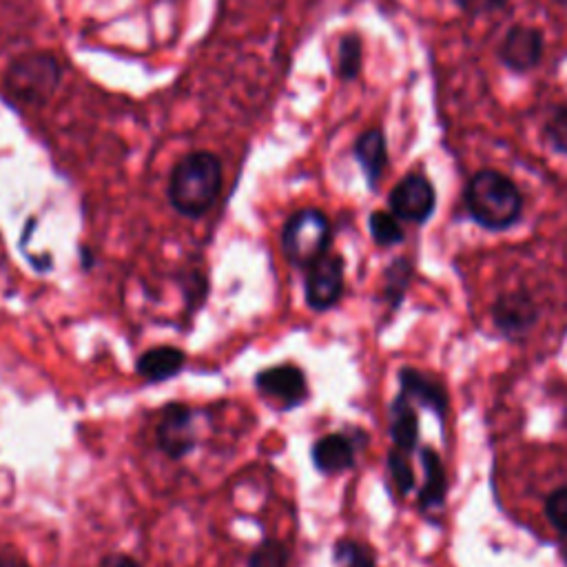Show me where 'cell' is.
<instances>
[{"label": "cell", "instance_id": "cell-24", "mask_svg": "<svg viewBox=\"0 0 567 567\" xmlns=\"http://www.w3.org/2000/svg\"><path fill=\"white\" fill-rule=\"evenodd\" d=\"M545 514L558 534H567V485L547 496Z\"/></svg>", "mask_w": 567, "mask_h": 567}, {"label": "cell", "instance_id": "cell-6", "mask_svg": "<svg viewBox=\"0 0 567 567\" xmlns=\"http://www.w3.org/2000/svg\"><path fill=\"white\" fill-rule=\"evenodd\" d=\"M344 296V259L335 253L322 255L307 268V304L324 313Z\"/></svg>", "mask_w": 567, "mask_h": 567}, {"label": "cell", "instance_id": "cell-9", "mask_svg": "<svg viewBox=\"0 0 567 567\" xmlns=\"http://www.w3.org/2000/svg\"><path fill=\"white\" fill-rule=\"evenodd\" d=\"M255 386L264 397L275 399L281 408H296L309 397L307 375L296 364H281L261 371L255 377Z\"/></svg>", "mask_w": 567, "mask_h": 567}, {"label": "cell", "instance_id": "cell-2", "mask_svg": "<svg viewBox=\"0 0 567 567\" xmlns=\"http://www.w3.org/2000/svg\"><path fill=\"white\" fill-rule=\"evenodd\" d=\"M468 215L488 231H505L523 215L518 186L496 169L474 173L463 193Z\"/></svg>", "mask_w": 567, "mask_h": 567}, {"label": "cell", "instance_id": "cell-20", "mask_svg": "<svg viewBox=\"0 0 567 567\" xmlns=\"http://www.w3.org/2000/svg\"><path fill=\"white\" fill-rule=\"evenodd\" d=\"M368 228L371 235L375 239V244L379 246H395L404 242V228L399 224V217L391 211H375L368 220Z\"/></svg>", "mask_w": 567, "mask_h": 567}, {"label": "cell", "instance_id": "cell-14", "mask_svg": "<svg viewBox=\"0 0 567 567\" xmlns=\"http://www.w3.org/2000/svg\"><path fill=\"white\" fill-rule=\"evenodd\" d=\"M186 366V355L180 349L173 346H158L147 351L138 360V375L145 377L151 384H162L167 379H173L180 375Z\"/></svg>", "mask_w": 567, "mask_h": 567}, {"label": "cell", "instance_id": "cell-21", "mask_svg": "<svg viewBox=\"0 0 567 567\" xmlns=\"http://www.w3.org/2000/svg\"><path fill=\"white\" fill-rule=\"evenodd\" d=\"M410 277H413V266H410L408 259L399 257V259H395V261L388 266L384 293H386V298L391 300L393 307H397V304L404 300V293H406V289H408Z\"/></svg>", "mask_w": 567, "mask_h": 567}, {"label": "cell", "instance_id": "cell-23", "mask_svg": "<svg viewBox=\"0 0 567 567\" xmlns=\"http://www.w3.org/2000/svg\"><path fill=\"white\" fill-rule=\"evenodd\" d=\"M388 470H391V477H393L395 488L399 490V494L413 492V488H415V470L410 466L408 452L393 448L391 454H388Z\"/></svg>", "mask_w": 567, "mask_h": 567}, {"label": "cell", "instance_id": "cell-4", "mask_svg": "<svg viewBox=\"0 0 567 567\" xmlns=\"http://www.w3.org/2000/svg\"><path fill=\"white\" fill-rule=\"evenodd\" d=\"M333 239L331 220L320 208H302L293 213L281 231V248L293 266L309 268L329 253Z\"/></svg>", "mask_w": 567, "mask_h": 567}, {"label": "cell", "instance_id": "cell-15", "mask_svg": "<svg viewBox=\"0 0 567 567\" xmlns=\"http://www.w3.org/2000/svg\"><path fill=\"white\" fill-rule=\"evenodd\" d=\"M391 437L397 450L413 452L419 441V419L417 410L413 408V402L404 395H399L391 408Z\"/></svg>", "mask_w": 567, "mask_h": 567}, {"label": "cell", "instance_id": "cell-3", "mask_svg": "<svg viewBox=\"0 0 567 567\" xmlns=\"http://www.w3.org/2000/svg\"><path fill=\"white\" fill-rule=\"evenodd\" d=\"M63 69L56 56L47 52H30L17 56L3 78L12 100L28 107H45L58 92Z\"/></svg>", "mask_w": 567, "mask_h": 567}, {"label": "cell", "instance_id": "cell-18", "mask_svg": "<svg viewBox=\"0 0 567 567\" xmlns=\"http://www.w3.org/2000/svg\"><path fill=\"white\" fill-rule=\"evenodd\" d=\"M543 140L556 153L567 158V103L554 105L543 122Z\"/></svg>", "mask_w": 567, "mask_h": 567}, {"label": "cell", "instance_id": "cell-28", "mask_svg": "<svg viewBox=\"0 0 567 567\" xmlns=\"http://www.w3.org/2000/svg\"><path fill=\"white\" fill-rule=\"evenodd\" d=\"M558 547H560V554H563V558L567 560V534H558Z\"/></svg>", "mask_w": 567, "mask_h": 567}, {"label": "cell", "instance_id": "cell-22", "mask_svg": "<svg viewBox=\"0 0 567 567\" xmlns=\"http://www.w3.org/2000/svg\"><path fill=\"white\" fill-rule=\"evenodd\" d=\"M335 563L340 567H377L375 554L371 547L353 541V538H342L335 545Z\"/></svg>", "mask_w": 567, "mask_h": 567}, {"label": "cell", "instance_id": "cell-26", "mask_svg": "<svg viewBox=\"0 0 567 567\" xmlns=\"http://www.w3.org/2000/svg\"><path fill=\"white\" fill-rule=\"evenodd\" d=\"M98 567H142V563L125 552H114V554H107Z\"/></svg>", "mask_w": 567, "mask_h": 567}, {"label": "cell", "instance_id": "cell-19", "mask_svg": "<svg viewBox=\"0 0 567 567\" xmlns=\"http://www.w3.org/2000/svg\"><path fill=\"white\" fill-rule=\"evenodd\" d=\"M291 549L279 538L261 541L248 556V567H289Z\"/></svg>", "mask_w": 567, "mask_h": 567}, {"label": "cell", "instance_id": "cell-17", "mask_svg": "<svg viewBox=\"0 0 567 567\" xmlns=\"http://www.w3.org/2000/svg\"><path fill=\"white\" fill-rule=\"evenodd\" d=\"M364 45L357 34H346L338 47V76L346 83L355 81L362 72Z\"/></svg>", "mask_w": 567, "mask_h": 567}, {"label": "cell", "instance_id": "cell-12", "mask_svg": "<svg viewBox=\"0 0 567 567\" xmlns=\"http://www.w3.org/2000/svg\"><path fill=\"white\" fill-rule=\"evenodd\" d=\"M313 463L322 474H342L355 466V446L346 435H327L313 446Z\"/></svg>", "mask_w": 567, "mask_h": 567}, {"label": "cell", "instance_id": "cell-10", "mask_svg": "<svg viewBox=\"0 0 567 567\" xmlns=\"http://www.w3.org/2000/svg\"><path fill=\"white\" fill-rule=\"evenodd\" d=\"M399 386L404 397H408L410 402H419L421 406H426L428 410H432L441 421L448 415V393L446 388L428 377L426 373L417 371V368H402L399 371Z\"/></svg>", "mask_w": 567, "mask_h": 567}, {"label": "cell", "instance_id": "cell-11", "mask_svg": "<svg viewBox=\"0 0 567 567\" xmlns=\"http://www.w3.org/2000/svg\"><path fill=\"white\" fill-rule=\"evenodd\" d=\"M371 189H377L386 169H388V140L379 127L366 129L353 149Z\"/></svg>", "mask_w": 567, "mask_h": 567}, {"label": "cell", "instance_id": "cell-27", "mask_svg": "<svg viewBox=\"0 0 567 567\" xmlns=\"http://www.w3.org/2000/svg\"><path fill=\"white\" fill-rule=\"evenodd\" d=\"M0 567H32V565L19 554H3L0 556Z\"/></svg>", "mask_w": 567, "mask_h": 567}, {"label": "cell", "instance_id": "cell-1", "mask_svg": "<svg viewBox=\"0 0 567 567\" xmlns=\"http://www.w3.org/2000/svg\"><path fill=\"white\" fill-rule=\"evenodd\" d=\"M222 162L211 151H193L180 158L169 175V202L184 217H202L222 191Z\"/></svg>", "mask_w": 567, "mask_h": 567}, {"label": "cell", "instance_id": "cell-8", "mask_svg": "<svg viewBox=\"0 0 567 567\" xmlns=\"http://www.w3.org/2000/svg\"><path fill=\"white\" fill-rule=\"evenodd\" d=\"M158 446L173 461H180L193 452L197 446V430L195 415L189 406L171 404L164 408L158 424Z\"/></svg>", "mask_w": 567, "mask_h": 567}, {"label": "cell", "instance_id": "cell-16", "mask_svg": "<svg viewBox=\"0 0 567 567\" xmlns=\"http://www.w3.org/2000/svg\"><path fill=\"white\" fill-rule=\"evenodd\" d=\"M421 466H424V485L419 490V505L439 507L448 494V477H446L443 463L432 448H424Z\"/></svg>", "mask_w": 567, "mask_h": 567}, {"label": "cell", "instance_id": "cell-13", "mask_svg": "<svg viewBox=\"0 0 567 567\" xmlns=\"http://www.w3.org/2000/svg\"><path fill=\"white\" fill-rule=\"evenodd\" d=\"M536 315L538 313H536L534 302L523 293L503 296L494 304V322L510 338H516V335L529 331L536 322Z\"/></svg>", "mask_w": 567, "mask_h": 567}, {"label": "cell", "instance_id": "cell-29", "mask_svg": "<svg viewBox=\"0 0 567 567\" xmlns=\"http://www.w3.org/2000/svg\"><path fill=\"white\" fill-rule=\"evenodd\" d=\"M556 6H560V8H567V0H554Z\"/></svg>", "mask_w": 567, "mask_h": 567}, {"label": "cell", "instance_id": "cell-25", "mask_svg": "<svg viewBox=\"0 0 567 567\" xmlns=\"http://www.w3.org/2000/svg\"><path fill=\"white\" fill-rule=\"evenodd\" d=\"M454 3L466 17L481 19L505 10L510 6V0H454Z\"/></svg>", "mask_w": 567, "mask_h": 567}, {"label": "cell", "instance_id": "cell-7", "mask_svg": "<svg viewBox=\"0 0 567 567\" xmlns=\"http://www.w3.org/2000/svg\"><path fill=\"white\" fill-rule=\"evenodd\" d=\"M388 204L399 220L424 224L432 217L437 208L435 184L421 173H410L395 184V189L391 191Z\"/></svg>", "mask_w": 567, "mask_h": 567}, {"label": "cell", "instance_id": "cell-5", "mask_svg": "<svg viewBox=\"0 0 567 567\" xmlns=\"http://www.w3.org/2000/svg\"><path fill=\"white\" fill-rule=\"evenodd\" d=\"M545 54V39L543 32L529 25H514L505 32L499 43L496 58L499 63L518 76L534 72Z\"/></svg>", "mask_w": 567, "mask_h": 567}]
</instances>
